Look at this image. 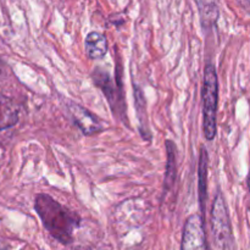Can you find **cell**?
Instances as JSON below:
<instances>
[{
  "label": "cell",
  "instance_id": "3957f363",
  "mask_svg": "<svg viewBox=\"0 0 250 250\" xmlns=\"http://www.w3.org/2000/svg\"><path fill=\"white\" fill-rule=\"evenodd\" d=\"M92 81L95 87L99 88L104 94L105 99L109 103V106L111 109L115 117L126 124V102H125L124 87H122V68L121 65H117L116 67V78H112L107 71L102 67H95L92 72Z\"/></svg>",
  "mask_w": 250,
  "mask_h": 250
},
{
  "label": "cell",
  "instance_id": "7c38bea8",
  "mask_svg": "<svg viewBox=\"0 0 250 250\" xmlns=\"http://www.w3.org/2000/svg\"><path fill=\"white\" fill-rule=\"evenodd\" d=\"M208 158L207 149L203 146L200 149L199 155V167H198V176H199V204L200 210L205 214V204H207V183H208Z\"/></svg>",
  "mask_w": 250,
  "mask_h": 250
},
{
  "label": "cell",
  "instance_id": "277c9868",
  "mask_svg": "<svg viewBox=\"0 0 250 250\" xmlns=\"http://www.w3.org/2000/svg\"><path fill=\"white\" fill-rule=\"evenodd\" d=\"M212 234L217 247L221 250H229L232 247V229L229 222V210L225 203L224 195L220 192L214 199L211 210Z\"/></svg>",
  "mask_w": 250,
  "mask_h": 250
},
{
  "label": "cell",
  "instance_id": "8992f818",
  "mask_svg": "<svg viewBox=\"0 0 250 250\" xmlns=\"http://www.w3.org/2000/svg\"><path fill=\"white\" fill-rule=\"evenodd\" d=\"M67 109L76 126L82 131L84 136L100 133L105 129V124L102 121V119H99L97 115L90 112L88 109L83 107L82 105L68 102Z\"/></svg>",
  "mask_w": 250,
  "mask_h": 250
},
{
  "label": "cell",
  "instance_id": "5bb4252c",
  "mask_svg": "<svg viewBox=\"0 0 250 250\" xmlns=\"http://www.w3.org/2000/svg\"><path fill=\"white\" fill-rule=\"evenodd\" d=\"M1 72H2V63L1 61H0V75H1Z\"/></svg>",
  "mask_w": 250,
  "mask_h": 250
},
{
  "label": "cell",
  "instance_id": "4fadbf2b",
  "mask_svg": "<svg viewBox=\"0 0 250 250\" xmlns=\"http://www.w3.org/2000/svg\"><path fill=\"white\" fill-rule=\"evenodd\" d=\"M236 1L247 14L250 15V0H236Z\"/></svg>",
  "mask_w": 250,
  "mask_h": 250
},
{
  "label": "cell",
  "instance_id": "8fae6325",
  "mask_svg": "<svg viewBox=\"0 0 250 250\" xmlns=\"http://www.w3.org/2000/svg\"><path fill=\"white\" fill-rule=\"evenodd\" d=\"M85 54L90 60H99L107 53V38L100 32H90L85 38Z\"/></svg>",
  "mask_w": 250,
  "mask_h": 250
},
{
  "label": "cell",
  "instance_id": "9a60e30c",
  "mask_svg": "<svg viewBox=\"0 0 250 250\" xmlns=\"http://www.w3.org/2000/svg\"><path fill=\"white\" fill-rule=\"evenodd\" d=\"M248 187H249V190H250V173H249V178H248Z\"/></svg>",
  "mask_w": 250,
  "mask_h": 250
},
{
  "label": "cell",
  "instance_id": "7a4b0ae2",
  "mask_svg": "<svg viewBox=\"0 0 250 250\" xmlns=\"http://www.w3.org/2000/svg\"><path fill=\"white\" fill-rule=\"evenodd\" d=\"M217 104H219V80L216 68L208 63L203 73L202 111L203 131L207 141H214L217 133Z\"/></svg>",
  "mask_w": 250,
  "mask_h": 250
},
{
  "label": "cell",
  "instance_id": "9c48e42d",
  "mask_svg": "<svg viewBox=\"0 0 250 250\" xmlns=\"http://www.w3.org/2000/svg\"><path fill=\"white\" fill-rule=\"evenodd\" d=\"M199 11L203 29H212L220 17L219 0H194Z\"/></svg>",
  "mask_w": 250,
  "mask_h": 250
},
{
  "label": "cell",
  "instance_id": "5b68a950",
  "mask_svg": "<svg viewBox=\"0 0 250 250\" xmlns=\"http://www.w3.org/2000/svg\"><path fill=\"white\" fill-rule=\"evenodd\" d=\"M181 250H210L205 234L204 220L200 215L193 214L186 220Z\"/></svg>",
  "mask_w": 250,
  "mask_h": 250
},
{
  "label": "cell",
  "instance_id": "6da1fadb",
  "mask_svg": "<svg viewBox=\"0 0 250 250\" xmlns=\"http://www.w3.org/2000/svg\"><path fill=\"white\" fill-rule=\"evenodd\" d=\"M34 210L54 239L65 246L73 241V232L81 225V216L77 212L56 202L45 193L36 197Z\"/></svg>",
  "mask_w": 250,
  "mask_h": 250
},
{
  "label": "cell",
  "instance_id": "ba28073f",
  "mask_svg": "<svg viewBox=\"0 0 250 250\" xmlns=\"http://www.w3.org/2000/svg\"><path fill=\"white\" fill-rule=\"evenodd\" d=\"M20 120V110L16 103L0 94V133L16 126Z\"/></svg>",
  "mask_w": 250,
  "mask_h": 250
},
{
  "label": "cell",
  "instance_id": "30bf717a",
  "mask_svg": "<svg viewBox=\"0 0 250 250\" xmlns=\"http://www.w3.org/2000/svg\"><path fill=\"white\" fill-rule=\"evenodd\" d=\"M166 170L165 180H164V194L170 192L176 183L177 178V155H176V146L172 141H166Z\"/></svg>",
  "mask_w": 250,
  "mask_h": 250
},
{
  "label": "cell",
  "instance_id": "52a82bcc",
  "mask_svg": "<svg viewBox=\"0 0 250 250\" xmlns=\"http://www.w3.org/2000/svg\"><path fill=\"white\" fill-rule=\"evenodd\" d=\"M133 93H134V105H136V114L138 119L139 126L138 129L142 134V138L146 141L150 142L151 132L149 127L148 114H146V100L143 94V90L137 84H133Z\"/></svg>",
  "mask_w": 250,
  "mask_h": 250
}]
</instances>
